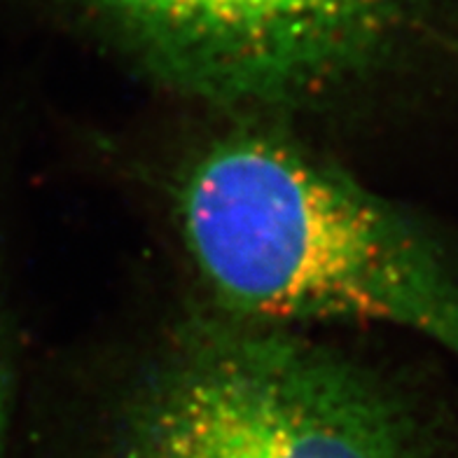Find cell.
I'll return each mask as SVG.
<instances>
[{
	"label": "cell",
	"instance_id": "6da1fadb",
	"mask_svg": "<svg viewBox=\"0 0 458 458\" xmlns=\"http://www.w3.org/2000/svg\"><path fill=\"white\" fill-rule=\"evenodd\" d=\"M185 250L223 316L293 330L372 323L458 360V274L395 204L288 140L234 133L178 190Z\"/></svg>",
	"mask_w": 458,
	"mask_h": 458
},
{
	"label": "cell",
	"instance_id": "7a4b0ae2",
	"mask_svg": "<svg viewBox=\"0 0 458 458\" xmlns=\"http://www.w3.org/2000/svg\"><path fill=\"white\" fill-rule=\"evenodd\" d=\"M360 368L284 327L199 320L129 398L114 458H416Z\"/></svg>",
	"mask_w": 458,
	"mask_h": 458
},
{
	"label": "cell",
	"instance_id": "3957f363",
	"mask_svg": "<svg viewBox=\"0 0 458 458\" xmlns=\"http://www.w3.org/2000/svg\"><path fill=\"white\" fill-rule=\"evenodd\" d=\"M164 78L204 98L309 97L379 55L411 0H80Z\"/></svg>",
	"mask_w": 458,
	"mask_h": 458
},
{
	"label": "cell",
	"instance_id": "277c9868",
	"mask_svg": "<svg viewBox=\"0 0 458 458\" xmlns=\"http://www.w3.org/2000/svg\"><path fill=\"white\" fill-rule=\"evenodd\" d=\"M13 360H10V351H7L3 332H0V452H3V442H5L7 426H10V416H13Z\"/></svg>",
	"mask_w": 458,
	"mask_h": 458
}]
</instances>
